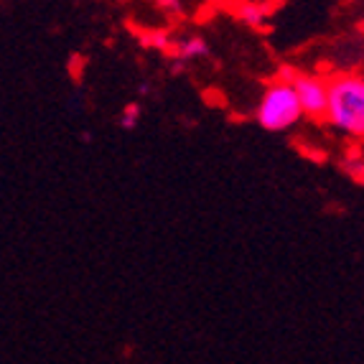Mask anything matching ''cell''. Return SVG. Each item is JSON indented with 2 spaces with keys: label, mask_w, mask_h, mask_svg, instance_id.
I'll return each instance as SVG.
<instances>
[{
  "label": "cell",
  "mask_w": 364,
  "mask_h": 364,
  "mask_svg": "<svg viewBox=\"0 0 364 364\" xmlns=\"http://www.w3.org/2000/svg\"><path fill=\"white\" fill-rule=\"evenodd\" d=\"M237 16H240L242 23L252 26V28H260L265 23V11L260 6H255V3H242V6L237 8Z\"/></svg>",
  "instance_id": "5"
},
{
  "label": "cell",
  "mask_w": 364,
  "mask_h": 364,
  "mask_svg": "<svg viewBox=\"0 0 364 364\" xmlns=\"http://www.w3.org/2000/svg\"><path fill=\"white\" fill-rule=\"evenodd\" d=\"M138 117H140V105L133 102L120 112V117H117V125H120L122 130H133L135 125H138Z\"/></svg>",
  "instance_id": "6"
},
{
  "label": "cell",
  "mask_w": 364,
  "mask_h": 364,
  "mask_svg": "<svg viewBox=\"0 0 364 364\" xmlns=\"http://www.w3.org/2000/svg\"><path fill=\"white\" fill-rule=\"evenodd\" d=\"M158 6L164 8L168 16H178V13L183 11V6H181V0H156Z\"/></svg>",
  "instance_id": "7"
},
{
  "label": "cell",
  "mask_w": 364,
  "mask_h": 364,
  "mask_svg": "<svg viewBox=\"0 0 364 364\" xmlns=\"http://www.w3.org/2000/svg\"><path fill=\"white\" fill-rule=\"evenodd\" d=\"M326 122L349 138L364 140V77L341 74L328 82Z\"/></svg>",
  "instance_id": "1"
},
{
  "label": "cell",
  "mask_w": 364,
  "mask_h": 364,
  "mask_svg": "<svg viewBox=\"0 0 364 364\" xmlns=\"http://www.w3.org/2000/svg\"><path fill=\"white\" fill-rule=\"evenodd\" d=\"M304 115L306 112L301 107V100H298V92L291 79H283V82H275V85L267 87L255 107L257 125L262 130H270V133L291 130L293 125L301 122Z\"/></svg>",
  "instance_id": "2"
},
{
  "label": "cell",
  "mask_w": 364,
  "mask_h": 364,
  "mask_svg": "<svg viewBox=\"0 0 364 364\" xmlns=\"http://www.w3.org/2000/svg\"><path fill=\"white\" fill-rule=\"evenodd\" d=\"M209 54V43L207 38L201 36H183L176 43V59L181 61H191V59H201V56Z\"/></svg>",
  "instance_id": "4"
},
{
  "label": "cell",
  "mask_w": 364,
  "mask_h": 364,
  "mask_svg": "<svg viewBox=\"0 0 364 364\" xmlns=\"http://www.w3.org/2000/svg\"><path fill=\"white\" fill-rule=\"evenodd\" d=\"M293 87L298 92L301 107L309 117H326L328 109V82L314 74H293Z\"/></svg>",
  "instance_id": "3"
}]
</instances>
